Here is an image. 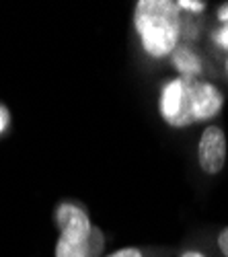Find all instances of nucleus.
<instances>
[{
    "mask_svg": "<svg viewBox=\"0 0 228 257\" xmlns=\"http://www.w3.org/2000/svg\"><path fill=\"white\" fill-rule=\"evenodd\" d=\"M134 33L150 60H167L183 39V19L173 0H138L134 5Z\"/></svg>",
    "mask_w": 228,
    "mask_h": 257,
    "instance_id": "1",
    "label": "nucleus"
},
{
    "mask_svg": "<svg viewBox=\"0 0 228 257\" xmlns=\"http://www.w3.org/2000/svg\"><path fill=\"white\" fill-rule=\"evenodd\" d=\"M58 241L54 257H101L105 232L93 224L89 210L76 200H60L54 208Z\"/></svg>",
    "mask_w": 228,
    "mask_h": 257,
    "instance_id": "2",
    "label": "nucleus"
},
{
    "mask_svg": "<svg viewBox=\"0 0 228 257\" xmlns=\"http://www.w3.org/2000/svg\"><path fill=\"white\" fill-rule=\"evenodd\" d=\"M158 113L162 121L175 130L193 125L191 119V80L173 76L160 84Z\"/></svg>",
    "mask_w": 228,
    "mask_h": 257,
    "instance_id": "3",
    "label": "nucleus"
},
{
    "mask_svg": "<svg viewBox=\"0 0 228 257\" xmlns=\"http://www.w3.org/2000/svg\"><path fill=\"white\" fill-rule=\"evenodd\" d=\"M228 159V140L218 123H208L199 134L197 142V165L205 175H218Z\"/></svg>",
    "mask_w": 228,
    "mask_h": 257,
    "instance_id": "4",
    "label": "nucleus"
},
{
    "mask_svg": "<svg viewBox=\"0 0 228 257\" xmlns=\"http://www.w3.org/2000/svg\"><path fill=\"white\" fill-rule=\"evenodd\" d=\"M224 107V93L210 80H191V119L193 123L212 121Z\"/></svg>",
    "mask_w": 228,
    "mask_h": 257,
    "instance_id": "5",
    "label": "nucleus"
},
{
    "mask_svg": "<svg viewBox=\"0 0 228 257\" xmlns=\"http://www.w3.org/2000/svg\"><path fill=\"white\" fill-rule=\"evenodd\" d=\"M169 60H171V66L177 70L179 78L197 80L203 76V60L199 52L189 44H179Z\"/></svg>",
    "mask_w": 228,
    "mask_h": 257,
    "instance_id": "6",
    "label": "nucleus"
},
{
    "mask_svg": "<svg viewBox=\"0 0 228 257\" xmlns=\"http://www.w3.org/2000/svg\"><path fill=\"white\" fill-rule=\"evenodd\" d=\"M173 249L169 247H119L101 257H171Z\"/></svg>",
    "mask_w": 228,
    "mask_h": 257,
    "instance_id": "7",
    "label": "nucleus"
},
{
    "mask_svg": "<svg viewBox=\"0 0 228 257\" xmlns=\"http://www.w3.org/2000/svg\"><path fill=\"white\" fill-rule=\"evenodd\" d=\"M177 7L181 11V15H191V17H197L201 13H205V9H208V3H203V0H177Z\"/></svg>",
    "mask_w": 228,
    "mask_h": 257,
    "instance_id": "8",
    "label": "nucleus"
},
{
    "mask_svg": "<svg viewBox=\"0 0 228 257\" xmlns=\"http://www.w3.org/2000/svg\"><path fill=\"white\" fill-rule=\"evenodd\" d=\"M212 44H214L218 50H222V52L228 54V23H226V25H218V27L212 31Z\"/></svg>",
    "mask_w": 228,
    "mask_h": 257,
    "instance_id": "9",
    "label": "nucleus"
},
{
    "mask_svg": "<svg viewBox=\"0 0 228 257\" xmlns=\"http://www.w3.org/2000/svg\"><path fill=\"white\" fill-rule=\"evenodd\" d=\"M11 125H13V115L11 109L0 101V138H5L11 132Z\"/></svg>",
    "mask_w": 228,
    "mask_h": 257,
    "instance_id": "10",
    "label": "nucleus"
},
{
    "mask_svg": "<svg viewBox=\"0 0 228 257\" xmlns=\"http://www.w3.org/2000/svg\"><path fill=\"white\" fill-rule=\"evenodd\" d=\"M216 247H218V251H220L222 257H228V226H224L216 234Z\"/></svg>",
    "mask_w": 228,
    "mask_h": 257,
    "instance_id": "11",
    "label": "nucleus"
},
{
    "mask_svg": "<svg viewBox=\"0 0 228 257\" xmlns=\"http://www.w3.org/2000/svg\"><path fill=\"white\" fill-rule=\"evenodd\" d=\"M216 21H218L220 25H226L228 23V3L220 5V9L216 11Z\"/></svg>",
    "mask_w": 228,
    "mask_h": 257,
    "instance_id": "12",
    "label": "nucleus"
},
{
    "mask_svg": "<svg viewBox=\"0 0 228 257\" xmlns=\"http://www.w3.org/2000/svg\"><path fill=\"white\" fill-rule=\"evenodd\" d=\"M177 257H208L201 249H183L181 253H177Z\"/></svg>",
    "mask_w": 228,
    "mask_h": 257,
    "instance_id": "13",
    "label": "nucleus"
},
{
    "mask_svg": "<svg viewBox=\"0 0 228 257\" xmlns=\"http://www.w3.org/2000/svg\"><path fill=\"white\" fill-rule=\"evenodd\" d=\"M224 68H226V74H228V54H226V62H224Z\"/></svg>",
    "mask_w": 228,
    "mask_h": 257,
    "instance_id": "14",
    "label": "nucleus"
}]
</instances>
